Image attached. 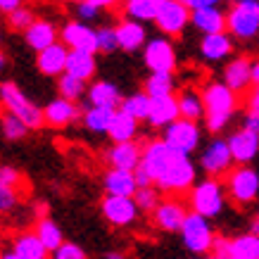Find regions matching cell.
Wrapping results in <instances>:
<instances>
[{
	"label": "cell",
	"instance_id": "obj_13",
	"mask_svg": "<svg viewBox=\"0 0 259 259\" xmlns=\"http://www.w3.org/2000/svg\"><path fill=\"white\" fill-rule=\"evenodd\" d=\"M190 17H193V10L186 8L181 0H166L159 10L157 19H155V26L159 29L162 36L176 38L190 26Z\"/></svg>",
	"mask_w": 259,
	"mask_h": 259
},
{
	"label": "cell",
	"instance_id": "obj_11",
	"mask_svg": "<svg viewBox=\"0 0 259 259\" xmlns=\"http://www.w3.org/2000/svg\"><path fill=\"white\" fill-rule=\"evenodd\" d=\"M100 212H102V219L114 228L134 226L136 221H138V217H141V209H138L134 197H119V195L102 197Z\"/></svg>",
	"mask_w": 259,
	"mask_h": 259
},
{
	"label": "cell",
	"instance_id": "obj_24",
	"mask_svg": "<svg viewBox=\"0 0 259 259\" xmlns=\"http://www.w3.org/2000/svg\"><path fill=\"white\" fill-rule=\"evenodd\" d=\"M121 100H124V93H121V88L114 81L100 79L88 86L86 102L91 107H114V110H119Z\"/></svg>",
	"mask_w": 259,
	"mask_h": 259
},
{
	"label": "cell",
	"instance_id": "obj_1",
	"mask_svg": "<svg viewBox=\"0 0 259 259\" xmlns=\"http://www.w3.org/2000/svg\"><path fill=\"white\" fill-rule=\"evenodd\" d=\"M141 164L150 171L155 186L164 195H171V197L186 195L197 183V166L190 159V155L171 148L162 138L148 141L143 145Z\"/></svg>",
	"mask_w": 259,
	"mask_h": 259
},
{
	"label": "cell",
	"instance_id": "obj_25",
	"mask_svg": "<svg viewBox=\"0 0 259 259\" xmlns=\"http://www.w3.org/2000/svg\"><path fill=\"white\" fill-rule=\"evenodd\" d=\"M190 26H195V29L202 33V36L224 33V31H226V10H221V8H200V10H193Z\"/></svg>",
	"mask_w": 259,
	"mask_h": 259
},
{
	"label": "cell",
	"instance_id": "obj_27",
	"mask_svg": "<svg viewBox=\"0 0 259 259\" xmlns=\"http://www.w3.org/2000/svg\"><path fill=\"white\" fill-rule=\"evenodd\" d=\"M102 188L105 195H119V197H134L138 190L134 171H124V169H107L102 176Z\"/></svg>",
	"mask_w": 259,
	"mask_h": 259
},
{
	"label": "cell",
	"instance_id": "obj_36",
	"mask_svg": "<svg viewBox=\"0 0 259 259\" xmlns=\"http://www.w3.org/2000/svg\"><path fill=\"white\" fill-rule=\"evenodd\" d=\"M88 81L83 79H76V76H71V74H62L60 79H57V93H60V98H67V100L71 102H79L86 98L88 93Z\"/></svg>",
	"mask_w": 259,
	"mask_h": 259
},
{
	"label": "cell",
	"instance_id": "obj_33",
	"mask_svg": "<svg viewBox=\"0 0 259 259\" xmlns=\"http://www.w3.org/2000/svg\"><path fill=\"white\" fill-rule=\"evenodd\" d=\"M138 128H141V121H136V119L128 117L126 112L117 110L114 119H112L110 131H107V136H110L112 143H131V141H136Z\"/></svg>",
	"mask_w": 259,
	"mask_h": 259
},
{
	"label": "cell",
	"instance_id": "obj_44",
	"mask_svg": "<svg viewBox=\"0 0 259 259\" xmlns=\"http://www.w3.org/2000/svg\"><path fill=\"white\" fill-rule=\"evenodd\" d=\"M74 10H76V19H79V22H86V24H93L95 19H100V15H102V10L95 8L93 3H88V0L74 5Z\"/></svg>",
	"mask_w": 259,
	"mask_h": 259
},
{
	"label": "cell",
	"instance_id": "obj_49",
	"mask_svg": "<svg viewBox=\"0 0 259 259\" xmlns=\"http://www.w3.org/2000/svg\"><path fill=\"white\" fill-rule=\"evenodd\" d=\"M24 5V0H0V12L3 15H12L15 10H19Z\"/></svg>",
	"mask_w": 259,
	"mask_h": 259
},
{
	"label": "cell",
	"instance_id": "obj_30",
	"mask_svg": "<svg viewBox=\"0 0 259 259\" xmlns=\"http://www.w3.org/2000/svg\"><path fill=\"white\" fill-rule=\"evenodd\" d=\"M164 3L166 0H124L121 10H124L126 19H136V22H143V24H148V22L155 24V19H157L159 10H162Z\"/></svg>",
	"mask_w": 259,
	"mask_h": 259
},
{
	"label": "cell",
	"instance_id": "obj_42",
	"mask_svg": "<svg viewBox=\"0 0 259 259\" xmlns=\"http://www.w3.org/2000/svg\"><path fill=\"white\" fill-rule=\"evenodd\" d=\"M17 204H19V193H17V188H10V186H3V183H0V217L15 212Z\"/></svg>",
	"mask_w": 259,
	"mask_h": 259
},
{
	"label": "cell",
	"instance_id": "obj_19",
	"mask_svg": "<svg viewBox=\"0 0 259 259\" xmlns=\"http://www.w3.org/2000/svg\"><path fill=\"white\" fill-rule=\"evenodd\" d=\"M105 162L110 169H124V171H136L143 162V145L141 143H112V148L105 152Z\"/></svg>",
	"mask_w": 259,
	"mask_h": 259
},
{
	"label": "cell",
	"instance_id": "obj_32",
	"mask_svg": "<svg viewBox=\"0 0 259 259\" xmlns=\"http://www.w3.org/2000/svg\"><path fill=\"white\" fill-rule=\"evenodd\" d=\"M117 110L114 107H91V105H83V126H86L91 134H105L110 131L112 126V119H114Z\"/></svg>",
	"mask_w": 259,
	"mask_h": 259
},
{
	"label": "cell",
	"instance_id": "obj_58",
	"mask_svg": "<svg viewBox=\"0 0 259 259\" xmlns=\"http://www.w3.org/2000/svg\"><path fill=\"white\" fill-rule=\"evenodd\" d=\"M0 46H3V33H0Z\"/></svg>",
	"mask_w": 259,
	"mask_h": 259
},
{
	"label": "cell",
	"instance_id": "obj_2",
	"mask_svg": "<svg viewBox=\"0 0 259 259\" xmlns=\"http://www.w3.org/2000/svg\"><path fill=\"white\" fill-rule=\"evenodd\" d=\"M204 100V126L209 134L226 131L238 112V93H233L224 81H209L202 88Z\"/></svg>",
	"mask_w": 259,
	"mask_h": 259
},
{
	"label": "cell",
	"instance_id": "obj_9",
	"mask_svg": "<svg viewBox=\"0 0 259 259\" xmlns=\"http://www.w3.org/2000/svg\"><path fill=\"white\" fill-rule=\"evenodd\" d=\"M143 64L150 69V74H174L179 67V55L171 38L155 36L143 48Z\"/></svg>",
	"mask_w": 259,
	"mask_h": 259
},
{
	"label": "cell",
	"instance_id": "obj_55",
	"mask_svg": "<svg viewBox=\"0 0 259 259\" xmlns=\"http://www.w3.org/2000/svg\"><path fill=\"white\" fill-rule=\"evenodd\" d=\"M0 259H22L19 254H15L12 250H5V252H0Z\"/></svg>",
	"mask_w": 259,
	"mask_h": 259
},
{
	"label": "cell",
	"instance_id": "obj_47",
	"mask_svg": "<svg viewBox=\"0 0 259 259\" xmlns=\"http://www.w3.org/2000/svg\"><path fill=\"white\" fill-rule=\"evenodd\" d=\"M181 3L190 10H200V8H221L226 0H181Z\"/></svg>",
	"mask_w": 259,
	"mask_h": 259
},
{
	"label": "cell",
	"instance_id": "obj_22",
	"mask_svg": "<svg viewBox=\"0 0 259 259\" xmlns=\"http://www.w3.org/2000/svg\"><path fill=\"white\" fill-rule=\"evenodd\" d=\"M176 119H181L179 98H176V95L150 98V117H148L150 126H155V128H166V126L174 124Z\"/></svg>",
	"mask_w": 259,
	"mask_h": 259
},
{
	"label": "cell",
	"instance_id": "obj_34",
	"mask_svg": "<svg viewBox=\"0 0 259 259\" xmlns=\"http://www.w3.org/2000/svg\"><path fill=\"white\" fill-rule=\"evenodd\" d=\"M33 233L40 238V243L46 245L50 254H53V252H55L60 245L67 243V240H64L62 228L57 226V224L50 219V217H43V219L36 221V226H33Z\"/></svg>",
	"mask_w": 259,
	"mask_h": 259
},
{
	"label": "cell",
	"instance_id": "obj_57",
	"mask_svg": "<svg viewBox=\"0 0 259 259\" xmlns=\"http://www.w3.org/2000/svg\"><path fill=\"white\" fill-rule=\"evenodd\" d=\"M64 3H74V5H79V3H83V0H64Z\"/></svg>",
	"mask_w": 259,
	"mask_h": 259
},
{
	"label": "cell",
	"instance_id": "obj_50",
	"mask_svg": "<svg viewBox=\"0 0 259 259\" xmlns=\"http://www.w3.org/2000/svg\"><path fill=\"white\" fill-rule=\"evenodd\" d=\"M247 110H259V83H254L247 93Z\"/></svg>",
	"mask_w": 259,
	"mask_h": 259
},
{
	"label": "cell",
	"instance_id": "obj_53",
	"mask_svg": "<svg viewBox=\"0 0 259 259\" xmlns=\"http://www.w3.org/2000/svg\"><path fill=\"white\" fill-rule=\"evenodd\" d=\"M105 259H128L124 254V252H119V250H110L107 254H105Z\"/></svg>",
	"mask_w": 259,
	"mask_h": 259
},
{
	"label": "cell",
	"instance_id": "obj_35",
	"mask_svg": "<svg viewBox=\"0 0 259 259\" xmlns=\"http://www.w3.org/2000/svg\"><path fill=\"white\" fill-rule=\"evenodd\" d=\"M119 110L126 112L128 117H134L136 121H148L150 117V95L145 91H136L131 95H124V100L119 105Z\"/></svg>",
	"mask_w": 259,
	"mask_h": 259
},
{
	"label": "cell",
	"instance_id": "obj_56",
	"mask_svg": "<svg viewBox=\"0 0 259 259\" xmlns=\"http://www.w3.org/2000/svg\"><path fill=\"white\" fill-rule=\"evenodd\" d=\"M5 69H8V55H5V53L0 50V74H3Z\"/></svg>",
	"mask_w": 259,
	"mask_h": 259
},
{
	"label": "cell",
	"instance_id": "obj_7",
	"mask_svg": "<svg viewBox=\"0 0 259 259\" xmlns=\"http://www.w3.org/2000/svg\"><path fill=\"white\" fill-rule=\"evenodd\" d=\"M214 240H217V233L212 228V221L195 212H188V217L183 221V228H181V243H183V247L190 254L204 257V254H212Z\"/></svg>",
	"mask_w": 259,
	"mask_h": 259
},
{
	"label": "cell",
	"instance_id": "obj_5",
	"mask_svg": "<svg viewBox=\"0 0 259 259\" xmlns=\"http://www.w3.org/2000/svg\"><path fill=\"white\" fill-rule=\"evenodd\" d=\"M0 102L8 112H12L15 117H19L31 131L43 128L46 126V117H43V107H38L36 102H31L24 91L17 86L15 81H3L0 83Z\"/></svg>",
	"mask_w": 259,
	"mask_h": 259
},
{
	"label": "cell",
	"instance_id": "obj_10",
	"mask_svg": "<svg viewBox=\"0 0 259 259\" xmlns=\"http://www.w3.org/2000/svg\"><path fill=\"white\" fill-rule=\"evenodd\" d=\"M212 257L217 259H259V236L257 233H240L226 238L217 236L212 247Z\"/></svg>",
	"mask_w": 259,
	"mask_h": 259
},
{
	"label": "cell",
	"instance_id": "obj_37",
	"mask_svg": "<svg viewBox=\"0 0 259 259\" xmlns=\"http://www.w3.org/2000/svg\"><path fill=\"white\" fill-rule=\"evenodd\" d=\"M143 91L150 98H162V95H176V76L174 74H150Z\"/></svg>",
	"mask_w": 259,
	"mask_h": 259
},
{
	"label": "cell",
	"instance_id": "obj_43",
	"mask_svg": "<svg viewBox=\"0 0 259 259\" xmlns=\"http://www.w3.org/2000/svg\"><path fill=\"white\" fill-rule=\"evenodd\" d=\"M50 259H88V254H86V250L81 247V245H76V243H67L64 245H60L53 254H50Z\"/></svg>",
	"mask_w": 259,
	"mask_h": 259
},
{
	"label": "cell",
	"instance_id": "obj_40",
	"mask_svg": "<svg viewBox=\"0 0 259 259\" xmlns=\"http://www.w3.org/2000/svg\"><path fill=\"white\" fill-rule=\"evenodd\" d=\"M119 50V38L114 26H100L98 29V53L102 55H112Z\"/></svg>",
	"mask_w": 259,
	"mask_h": 259
},
{
	"label": "cell",
	"instance_id": "obj_12",
	"mask_svg": "<svg viewBox=\"0 0 259 259\" xmlns=\"http://www.w3.org/2000/svg\"><path fill=\"white\" fill-rule=\"evenodd\" d=\"M162 141H166L171 148L193 155L200 143H202V128L197 121H188V119H176L174 124L162 128Z\"/></svg>",
	"mask_w": 259,
	"mask_h": 259
},
{
	"label": "cell",
	"instance_id": "obj_17",
	"mask_svg": "<svg viewBox=\"0 0 259 259\" xmlns=\"http://www.w3.org/2000/svg\"><path fill=\"white\" fill-rule=\"evenodd\" d=\"M43 117H46V126L64 128V126L83 119V107H79V102H71L67 98H55L43 107Z\"/></svg>",
	"mask_w": 259,
	"mask_h": 259
},
{
	"label": "cell",
	"instance_id": "obj_48",
	"mask_svg": "<svg viewBox=\"0 0 259 259\" xmlns=\"http://www.w3.org/2000/svg\"><path fill=\"white\" fill-rule=\"evenodd\" d=\"M134 176H136V183H138V188H148V186H155V181H152L150 171H148V169H145L143 164L134 171Z\"/></svg>",
	"mask_w": 259,
	"mask_h": 259
},
{
	"label": "cell",
	"instance_id": "obj_8",
	"mask_svg": "<svg viewBox=\"0 0 259 259\" xmlns=\"http://www.w3.org/2000/svg\"><path fill=\"white\" fill-rule=\"evenodd\" d=\"M197 166L204 171V176L209 179H226V174L236 166V159L231 155L226 138H212L200 152Z\"/></svg>",
	"mask_w": 259,
	"mask_h": 259
},
{
	"label": "cell",
	"instance_id": "obj_4",
	"mask_svg": "<svg viewBox=\"0 0 259 259\" xmlns=\"http://www.w3.org/2000/svg\"><path fill=\"white\" fill-rule=\"evenodd\" d=\"M226 31L240 43L259 36V0H231L226 10Z\"/></svg>",
	"mask_w": 259,
	"mask_h": 259
},
{
	"label": "cell",
	"instance_id": "obj_39",
	"mask_svg": "<svg viewBox=\"0 0 259 259\" xmlns=\"http://www.w3.org/2000/svg\"><path fill=\"white\" fill-rule=\"evenodd\" d=\"M136 204H138V209L141 212H148L152 214L155 209H157V204L162 202V190L157 188V186H148V188H138L134 195Z\"/></svg>",
	"mask_w": 259,
	"mask_h": 259
},
{
	"label": "cell",
	"instance_id": "obj_52",
	"mask_svg": "<svg viewBox=\"0 0 259 259\" xmlns=\"http://www.w3.org/2000/svg\"><path fill=\"white\" fill-rule=\"evenodd\" d=\"M252 83H259V57L252 60Z\"/></svg>",
	"mask_w": 259,
	"mask_h": 259
},
{
	"label": "cell",
	"instance_id": "obj_51",
	"mask_svg": "<svg viewBox=\"0 0 259 259\" xmlns=\"http://www.w3.org/2000/svg\"><path fill=\"white\" fill-rule=\"evenodd\" d=\"M88 3H93L95 8H100L102 12H105V10H114L121 0H88Z\"/></svg>",
	"mask_w": 259,
	"mask_h": 259
},
{
	"label": "cell",
	"instance_id": "obj_16",
	"mask_svg": "<svg viewBox=\"0 0 259 259\" xmlns=\"http://www.w3.org/2000/svg\"><path fill=\"white\" fill-rule=\"evenodd\" d=\"M221 81L238 95L250 93L252 86H254V83H252V60H250V55L231 57V60L224 64Z\"/></svg>",
	"mask_w": 259,
	"mask_h": 259
},
{
	"label": "cell",
	"instance_id": "obj_23",
	"mask_svg": "<svg viewBox=\"0 0 259 259\" xmlns=\"http://www.w3.org/2000/svg\"><path fill=\"white\" fill-rule=\"evenodd\" d=\"M114 29H117L119 50H124V53H138L150 40L148 31H145V24L136 22V19H121Z\"/></svg>",
	"mask_w": 259,
	"mask_h": 259
},
{
	"label": "cell",
	"instance_id": "obj_28",
	"mask_svg": "<svg viewBox=\"0 0 259 259\" xmlns=\"http://www.w3.org/2000/svg\"><path fill=\"white\" fill-rule=\"evenodd\" d=\"M10 250L19 254L22 259H50V252L43 243H40V238L33 233V231H22V233H17L12 238V247Z\"/></svg>",
	"mask_w": 259,
	"mask_h": 259
},
{
	"label": "cell",
	"instance_id": "obj_6",
	"mask_svg": "<svg viewBox=\"0 0 259 259\" xmlns=\"http://www.w3.org/2000/svg\"><path fill=\"white\" fill-rule=\"evenodd\" d=\"M228 200L238 207H247V204L259 200V171L252 164H236L224 179Z\"/></svg>",
	"mask_w": 259,
	"mask_h": 259
},
{
	"label": "cell",
	"instance_id": "obj_46",
	"mask_svg": "<svg viewBox=\"0 0 259 259\" xmlns=\"http://www.w3.org/2000/svg\"><path fill=\"white\" fill-rule=\"evenodd\" d=\"M243 128L259 136V110H247L243 114Z\"/></svg>",
	"mask_w": 259,
	"mask_h": 259
},
{
	"label": "cell",
	"instance_id": "obj_18",
	"mask_svg": "<svg viewBox=\"0 0 259 259\" xmlns=\"http://www.w3.org/2000/svg\"><path fill=\"white\" fill-rule=\"evenodd\" d=\"M67 57H69V48L64 46L62 40H57L50 48L36 53V69L43 76L60 79L62 74H67Z\"/></svg>",
	"mask_w": 259,
	"mask_h": 259
},
{
	"label": "cell",
	"instance_id": "obj_3",
	"mask_svg": "<svg viewBox=\"0 0 259 259\" xmlns=\"http://www.w3.org/2000/svg\"><path fill=\"white\" fill-rule=\"evenodd\" d=\"M228 202L226 195V186H224V179H209L204 176L202 181H197L193 190L188 193V207L190 212L200 214L204 219H217L224 214Z\"/></svg>",
	"mask_w": 259,
	"mask_h": 259
},
{
	"label": "cell",
	"instance_id": "obj_38",
	"mask_svg": "<svg viewBox=\"0 0 259 259\" xmlns=\"http://www.w3.org/2000/svg\"><path fill=\"white\" fill-rule=\"evenodd\" d=\"M0 128H3V136H5L8 141H24V138L29 136V131H31L22 119L15 117V114L8 110L0 114Z\"/></svg>",
	"mask_w": 259,
	"mask_h": 259
},
{
	"label": "cell",
	"instance_id": "obj_20",
	"mask_svg": "<svg viewBox=\"0 0 259 259\" xmlns=\"http://www.w3.org/2000/svg\"><path fill=\"white\" fill-rule=\"evenodd\" d=\"M226 141L236 164H252L259 157V136L243 128V126L236 128V131H231V136Z\"/></svg>",
	"mask_w": 259,
	"mask_h": 259
},
{
	"label": "cell",
	"instance_id": "obj_29",
	"mask_svg": "<svg viewBox=\"0 0 259 259\" xmlns=\"http://www.w3.org/2000/svg\"><path fill=\"white\" fill-rule=\"evenodd\" d=\"M179 110H181V119H188V121H202L204 119V100H202V91L188 86L181 88L179 93Z\"/></svg>",
	"mask_w": 259,
	"mask_h": 259
},
{
	"label": "cell",
	"instance_id": "obj_31",
	"mask_svg": "<svg viewBox=\"0 0 259 259\" xmlns=\"http://www.w3.org/2000/svg\"><path fill=\"white\" fill-rule=\"evenodd\" d=\"M95 71H98V60H95L93 53H86V50H69V57H67V74L91 83V79L95 76Z\"/></svg>",
	"mask_w": 259,
	"mask_h": 259
},
{
	"label": "cell",
	"instance_id": "obj_54",
	"mask_svg": "<svg viewBox=\"0 0 259 259\" xmlns=\"http://www.w3.org/2000/svg\"><path fill=\"white\" fill-rule=\"evenodd\" d=\"M250 231L259 236V209H257V214H254V219H252V224H250Z\"/></svg>",
	"mask_w": 259,
	"mask_h": 259
},
{
	"label": "cell",
	"instance_id": "obj_21",
	"mask_svg": "<svg viewBox=\"0 0 259 259\" xmlns=\"http://www.w3.org/2000/svg\"><path fill=\"white\" fill-rule=\"evenodd\" d=\"M236 48V38L228 31L224 33H212V36H202L200 40V57L204 62H228Z\"/></svg>",
	"mask_w": 259,
	"mask_h": 259
},
{
	"label": "cell",
	"instance_id": "obj_41",
	"mask_svg": "<svg viewBox=\"0 0 259 259\" xmlns=\"http://www.w3.org/2000/svg\"><path fill=\"white\" fill-rule=\"evenodd\" d=\"M36 22V15H33L31 8H26V5H22L19 10H15L12 15H8V24L10 29H15V31H26L31 24Z\"/></svg>",
	"mask_w": 259,
	"mask_h": 259
},
{
	"label": "cell",
	"instance_id": "obj_15",
	"mask_svg": "<svg viewBox=\"0 0 259 259\" xmlns=\"http://www.w3.org/2000/svg\"><path fill=\"white\" fill-rule=\"evenodd\" d=\"M60 40L69 50H86L98 55V29H93L91 24L71 19L60 29Z\"/></svg>",
	"mask_w": 259,
	"mask_h": 259
},
{
	"label": "cell",
	"instance_id": "obj_45",
	"mask_svg": "<svg viewBox=\"0 0 259 259\" xmlns=\"http://www.w3.org/2000/svg\"><path fill=\"white\" fill-rule=\"evenodd\" d=\"M0 183H3V186H10V188H19L22 171L10 164H0Z\"/></svg>",
	"mask_w": 259,
	"mask_h": 259
},
{
	"label": "cell",
	"instance_id": "obj_26",
	"mask_svg": "<svg viewBox=\"0 0 259 259\" xmlns=\"http://www.w3.org/2000/svg\"><path fill=\"white\" fill-rule=\"evenodd\" d=\"M24 40H26V46L31 50L40 53V50H46V48H50L53 43L60 40V29L53 22H48V19H36L24 31Z\"/></svg>",
	"mask_w": 259,
	"mask_h": 259
},
{
	"label": "cell",
	"instance_id": "obj_14",
	"mask_svg": "<svg viewBox=\"0 0 259 259\" xmlns=\"http://www.w3.org/2000/svg\"><path fill=\"white\" fill-rule=\"evenodd\" d=\"M188 212H190V207H186V202H181L179 197L166 195L157 204V209L152 212V224L159 231H164V233H181Z\"/></svg>",
	"mask_w": 259,
	"mask_h": 259
}]
</instances>
